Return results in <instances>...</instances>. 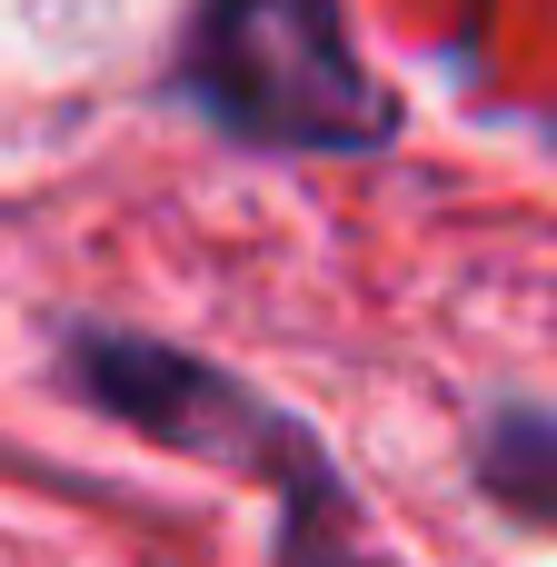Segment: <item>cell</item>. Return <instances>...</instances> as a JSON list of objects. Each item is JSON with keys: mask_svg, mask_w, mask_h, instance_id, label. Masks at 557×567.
<instances>
[{"mask_svg": "<svg viewBox=\"0 0 557 567\" xmlns=\"http://www.w3.org/2000/svg\"><path fill=\"white\" fill-rule=\"evenodd\" d=\"M179 90L249 150H379L399 130L349 50L339 0H199Z\"/></svg>", "mask_w": 557, "mask_h": 567, "instance_id": "cell-1", "label": "cell"}, {"mask_svg": "<svg viewBox=\"0 0 557 567\" xmlns=\"http://www.w3.org/2000/svg\"><path fill=\"white\" fill-rule=\"evenodd\" d=\"M70 379H80L110 419H130V429H149V439H169V449H189V458H219V468L269 478V488L299 508V528H309V518H339L329 458H319L269 399L229 389L219 369H199V359H179V349H149V339H120V329H70Z\"/></svg>", "mask_w": 557, "mask_h": 567, "instance_id": "cell-2", "label": "cell"}, {"mask_svg": "<svg viewBox=\"0 0 557 567\" xmlns=\"http://www.w3.org/2000/svg\"><path fill=\"white\" fill-rule=\"evenodd\" d=\"M478 478H488V498H508V508H528V518L557 528V429L548 419L508 409L488 429V449H478Z\"/></svg>", "mask_w": 557, "mask_h": 567, "instance_id": "cell-3", "label": "cell"}]
</instances>
